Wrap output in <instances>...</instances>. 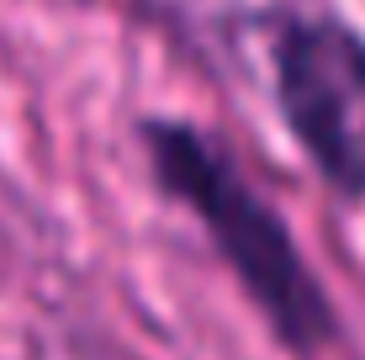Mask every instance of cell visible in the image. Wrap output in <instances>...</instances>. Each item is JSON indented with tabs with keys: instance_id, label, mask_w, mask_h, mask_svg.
Returning <instances> with one entry per match:
<instances>
[{
	"instance_id": "1",
	"label": "cell",
	"mask_w": 365,
	"mask_h": 360,
	"mask_svg": "<svg viewBox=\"0 0 365 360\" xmlns=\"http://www.w3.org/2000/svg\"><path fill=\"white\" fill-rule=\"evenodd\" d=\"M143 148L159 191L207 222V239L228 259L249 302L265 313L275 339L297 355L323 350L339 329L334 302L307 270L281 212L244 180V170L191 122H143Z\"/></svg>"
},
{
	"instance_id": "2",
	"label": "cell",
	"mask_w": 365,
	"mask_h": 360,
	"mask_svg": "<svg viewBox=\"0 0 365 360\" xmlns=\"http://www.w3.org/2000/svg\"><path fill=\"white\" fill-rule=\"evenodd\" d=\"M275 106L307 165L365 202V37L334 16L286 21L275 37Z\"/></svg>"
}]
</instances>
